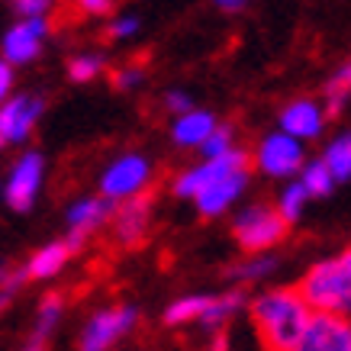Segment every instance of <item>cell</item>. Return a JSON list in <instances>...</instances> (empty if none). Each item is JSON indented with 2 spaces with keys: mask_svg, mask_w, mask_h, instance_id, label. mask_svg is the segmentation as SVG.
Instances as JSON below:
<instances>
[{
  "mask_svg": "<svg viewBox=\"0 0 351 351\" xmlns=\"http://www.w3.org/2000/svg\"><path fill=\"white\" fill-rule=\"evenodd\" d=\"M248 309H252V322H255L265 351H290L313 316V309L306 306L297 287L265 290L252 300Z\"/></svg>",
  "mask_w": 351,
  "mask_h": 351,
  "instance_id": "1",
  "label": "cell"
},
{
  "mask_svg": "<svg viewBox=\"0 0 351 351\" xmlns=\"http://www.w3.org/2000/svg\"><path fill=\"white\" fill-rule=\"evenodd\" d=\"M300 297L313 313H332L351 319V245L309 267L297 284Z\"/></svg>",
  "mask_w": 351,
  "mask_h": 351,
  "instance_id": "2",
  "label": "cell"
},
{
  "mask_svg": "<svg viewBox=\"0 0 351 351\" xmlns=\"http://www.w3.org/2000/svg\"><path fill=\"white\" fill-rule=\"evenodd\" d=\"M290 223L277 213L271 203H252L232 219V235L248 255H265V248H274L287 239Z\"/></svg>",
  "mask_w": 351,
  "mask_h": 351,
  "instance_id": "3",
  "label": "cell"
},
{
  "mask_svg": "<svg viewBox=\"0 0 351 351\" xmlns=\"http://www.w3.org/2000/svg\"><path fill=\"white\" fill-rule=\"evenodd\" d=\"M138 309L123 303V306H107L97 309L94 316L84 322L81 339H77V351H110L123 335L136 329Z\"/></svg>",
  "mask_w": 351,
  "mask_h": 351,
  "instance_id": "4",
  "label": "cell"
},
{
  "mask_svg": "<svg viewBox=\"0 0 351 351\" xmlns=\"http://www.w3.org/2000/svg\"><path fill=\"white\" fill-rule=\"evenodd\" d=\"M152 181V161L138 152H126L117 161H110V168L100 178V197H107L113 203H123L129 197L145 193Z\"/></svg>",
  "mask_w": 351,
  "mask_h": 351,
  "instance_id": "5",
  "label": "cell"
},
{
  "mask_svg": "<svg viewBox=\"0 0 351 351\" xmlns=\"http://www.w3.org/2000/svg\"><path fill=\"white\" fill-rule=\"evenodd\" d=\"M235 171H248V155L242 149H232L229 155H219V158H203L200 165L181 171L178 181H174V197H184V200H197L206 187H213L216 181H223Z\"/></svg>",
  "mask_w": 351,
  "mask_h": 351,
  "instance_id": "6",
  "label": "cell"
},
{
  "mask_svg": "<svg viewBox=\"0 0 351 351\" xmlns=\"http://www.w3.org/2000/svg\"><path fill=\"white\" fill-rule=\"evenodd\" d=\"M255 165L267 178H293L303 171L306 158H303V145L297 138H290L287 132H271L258 142Z\"/></svg>",
  "mask_w": 351,
  "mask_h": 351,
  "instance_id": "7",
  "label": "cell"
},
{
  "mask_svg": "<svg viewBox=\"0 0 351 351\" xmlns=\"http://www.w3.org/2000/svg\"><path fill=\"white\" fill-rule=\"evenodd\" d=\"M290 351H351V319L332 313H313Z\"/></svg>",
  "mask_w": 351,
  "mask_h": 351,
  "instance_id": "8",
  "label": "cell"
},
{
  "mask_svg": "<svg viewBox=\"0 0 351 351\" xmlns=\"http://www.w3.org/2000/svg\"><path fill=\"white\" fill-rule=\"evenodd\" d=\"M43 174H45V158L39 152H26L20 155V161L13 165L10 178H7V206L13 213H26L32 210V203L39 197V187H43Z\"/></svg>",
  "mask_w": 351,
  "mask_h": 351,
  "instance_id": "9",
  "label": "cell"
},
{
  "mask_svg": "<svg viewBox=\"0 0 351 351\" xmlns=\"http://www.w3.org/2000/svg\"><path fill=\"white\" fill-rule=\"evenodd\" d=\"M152 206H155L152 193H138V197H129V200L119 203L117 210H113V216H110L117 245L136 248V245L145 242L149 226H152Z\"/></svg>",
  "mask_w": 351,
  "mask_h": 351,
  "instance_id": "10",
  "label": "cell"
},
{
  "mask_svg": "<svg viewBox=\"0 0 351 351\" xmlns=\"http://www.w3.org/2000/svg\"><path fill=\"white\" fill-rule=\"evenodd\" d=\"M43 97H10L7 104H0V149L26 142L43 117Z\"/></svg>",
  "mask_w": 351,
  "mask_h": 351,
  "instance_id": "11",
  "label": "cell"
},
{
  "mask_svg": "<svg viewBox=\"0 0 351 351\" xmlns=\"http://www.w3.org/2000/svg\"><path fill=\"white\" fill-rule=\"evenodd\" d=\"M49 36V20L36 16V20H20L16 26L3 32V62L7 64H29L36 55L43 52V39Z\"/></svg>",
  "mask_w": 351,
  "mask_h": 351,
  "instance_id": "12",
  "label": "cell"
},
{
  "mask_svg": "<svg viewBox=\"0 0 351 351\" xmlns=\"http://www.w3.org/2000/svg\"><path fill=\"white\" fill-rule=\"evenodd\" d=\"M322 126H326V110L309 97L290 100L287 107L280 110V132H287L297 142H309V138L322 136Z\"/></svg>",
  "mask_w": 351,
  "mask_h": 351,
  "instance_id": "13",
  "label": "cell"
},
{
  "mask_svg": "<svg viewBox=\"0 0 351 351\" xmlns=\"http://www.w3.org/2000/svg\"><path fill=\"white\" fill-rule=\"evenodd\" d=\"M245 187H248V171H235V174L223 178V181H216L213 187H206V191L193 200L197 203V213L206 216V219L223 216L226 210H229V206L245 193Z\"/></svg>",
  "mask_w": 351,
  "mask_h": 351,
  "instance_id": "14",
  "label": "cell"
},
{
  "mask_svg": "<svg viewBox=\"0 0 351 351\" xmlns=\"http://www.w3.org/2000/svg\"><path fill=\"white\" fill-rule=\"evenodd\" d=\"M117 210V203L107 200V197H84L77 200L71 210H68V232L87 239L90 232H97L100 226L110 223V216Z\"/></svg>",
  "mask_w": 351,
  "mask_h": 351,
  "instance_id": "15",
  "label": "cell"
},
{
  "mask_svg": "<svg viewBox=\"0 0 351 351\" xmlns=\"http://www.w3.org/2000/svg\"><path fill=\"white\" fill-rule=\"evenodd\" d=\"M216 129V117L210 110H197L193 107L191 113H184V117L174 119V126H171V138L181 145V149H200L203 142L210 138V132Z\"/></svg>",
  "mask_w": 351,
  "mask_h": 351,
  "instance_id": "16",
  "label": "cell"
},
{
  "mask_svg": "<svg viewBox=\"0 0 351 351\" xmlns=\"http://www.w3.org/2000/svg\"><path fill=\"white\" fill-rule=\"evenodd\" d=\"M68 258H71V248L64 245V239L43 245V248H39V252H36V255L23 265L26 280H45V277H55L64 265H68Z\"/></svg>",
  "mask_w": 351,
  "mask_h": 351,
  "instance_id": "17",
  "label": "cell"
},
{
  "mask_svg": "<svg viewBox=\"0 0 351 351\" xmlns=\"http://www.w3.org/2000/svg\"><path fill=\"white\" fill-rule=\"evenodd\" d=\"M248 306V297H245V290L242 287H235L229 290V293H213L210 297V306H206V313H203V326L206 329H223L226 322L232 319L235 313H242V309Z\"/></svg>",
  "mask_w": 351,
  "mask_h": 351,
  "instance_id": "18",
  "label": "cell"
},
{
  "mask_svg": "<svg viewBox=\"0 0 351 351\" xmlns=\"http://www.w3.org/2000/svg\"><path fill=\"white\" fill-rule=\"evenodd\" d=\"M213 293H193V297H181L174 300L165 309V326H187V322H200L206 306H210Z\"/></svg>",
  "mask_w": 351,
  "mask_h": 351,
  "instance_id": "19",
  "label": "cell"
},
{
  "mask_svg": "<svg viewBox=\"0 0 351 351\" xmlns=\"http://www.w3.org/2000/svg\"><path fill=\"white\" fill-rule=\"evenodd\" d=\"M322 161L332 171L335 184L351 181V132H341V136L332 138L329 145H326V152H322Z\"/></svg>",
  "mask_w": 351,
  "mask_h": 351,
  "instance_id": "20",
  "label": "cell"
},
{
  "mask_svg": "<svg viewBox=\"0 0 351 351\" xmlns=\"http://www.w3.org/2000/svg\"><path fill=\"white\" fill-rule=\"evenodd\" d=\"M274 267H277L274 255H248L245 261H239V265L229 267L226 277H229L232 284H255V280H265Z\"/></svg>",
  "mask_w": 351,
  "mask_h": 351,
  "instance_id": "21",
  "label": "cell"
},
{
  "mask_svg": "<svg viewBox=\"0 0 351 351\" xmlns=\"http://www.w3.org/2000/svg\"><path fill=\"white\" fill-rule=\"evenodd\" d=\"M62 309H64L62 293H49V297L39 303V313H36V326H32V339L29 341L45 345V339L52 335V329L58 326V319H62Z\"/></svg>",
  "mask_w": 351,
  "mask_h": 351,
  "instance_id": "22",
  "label": "cell"
},
{
  "mask_svg": "<svg viewBox=\"0 0 351 351\" xmlns=\"http://www.w3.org/2000/svg\"><path fill=\"white\" fill-rule=\"evenodd\" d=\"M300 184H303V191L309 197H329L335 191V178H332V171L326 168V161L316 158V161H306L303 171H300Z\"/></svg>",
  "mask_w": 351,
  "mask_h": 351,
  "instance_id": "23",
  "label": "cell"
},
{
  "mask_svg": "<svg viewBox=\"0 0 351 351\" xmlns=\"http://www.w3.org/2000/svg\"><path fill=\"white\" fill-rule=\"evenodd\" d=\"M326 97H329V117H339L351 97V58L332 75L329 87H326Z\"/></svg>",
  "mask_w": 351,
  "mask_h": 351,
  "instance_id": "24",
  "label": "cell"
},
{
  "mask_svg": "<svg viewBox=\"0 0 351 351\" xmlns=\"http://www.w3.org/2000/svg\"><path fill=\"white\" fill-rule=\"evenodd\" d=\"M306 200H309V193L303 191V184L300 181H293V184H287L284 191H280V197H277V213L284 216L287 223H297L300 216H303V206H306Z\"/></svg>",
  "mask_w": 351,
  "mask_h": 351,
  "instance_id": "25",
  "label": "cell"
},
{
  "mask_svg": "<svg viewBox=\"0 0 351 351\" xmlns=\"http://www.w3.org/2000/svg\"><path fill=\"white\" fill-rule=\"evenodd\" d=\"M104 55L97 52H84V55H75L71 62H68V77L75 81V84H87V81H94L100 71H104Z\"/></svg>",
  "mask_w": 351,
  "mask_h": 351,
  "instance_id": "26",
  "label": "cell"
},
{
  "mask_svg": "<svg viewBox=\"0 0 351 351\" xmlns=\"http://www.w3.org/2000/svg\"><path fill=\"white\" fill-rule=\"evenodd\" d=\"M232 149H235V126H229V123H216L210 138L200 145L203 158H219V155H229Z\"/></svg>",
  "mask_w": 351,
  "mask_h": 351,
  "instance_id": "27",
  "label": "cell"
},
{
  "mask_svg": "<svg viewBox=\"0 0 351 351\" xmlns=\"http://www.w3.org/2000/svg\"><path fill=\"white\" fill-rule=\"evenodd\" d=\"M110 81H113V87H117V90H136V87L145 81V71H142L138 64H123V68H117V71H113V77H110Z\"/></svg>",
  "mask_w": 351,
  "mask_h": 351,
  "instance_id": "28",
  "label": "cell"
},
{
  "mask_svg": "<svg viewBox=\"0 0 351 351\" xmlns=\"http://www.w3.org/2000/svg\"><path fill=\"white\" fill-rule=\"evenodd\" d=\"M52 3L55 0H13V10L20 13L23 20H36V16H45Z\"/></svg>",
  "mask_w": 351,
  "mask_h": 351,
  "instance_id": "29",
  "label": "cell"
},
{
  "mask_svg": "<svg viewBox=\"0 0 351 351\" xmlns=\"http://www.w3.org/2000/svg\"><path fill=\"white\" fill-rule=\"evenodd\" d=\"M165 110H168V113H174V117L191 113V110H193L191 94H184V90H168V94H165Z\"/></svg>",
  "mask_w": 351,
  "mask_h": 351,
  "instance_id": "30",
  "label": "cell"
},
{
  "mask_svg": "<svg viewBox=\"0 0 351 351\" xmlns=\"http://www.w3.org/2000/svg\"><path fill=\"white\" fill-rule=\"evenodd\" d=\"M138 32V16H117V20L110 23L107 36L110 39H129V36H136Z\"/></svg>",
  "mask_w": 351,
  "mask_h": 351,
  "instance_id": "31",
  "label": "cell"
},
{
  "mask_svg": "<svg viewBox=\"0 0 351 351\" xmlns=\"http://www.w3.org/2000/svg\"><path fill=\"white\" fill-rule=\"evenodd\" d=\"M75 3H77V10L87 13V16H104V13L113 10L117 0H75Z\"/></svg>",
  "mask_w": 351,
  "mask_h": 351,
  "instance_id": "32",
  "label": "cell"
},
{
  "mask_svg": "<svg viewBox=\"0 0 351 351\" xmlns=\"http://www.w3.org/2000/svg\"><path fill=\"white\" fill-rule=\"evenodd\" d=\"M13 87V64H7L0 58V104H7V94Z\"/></svg>",
  "mask_w": 351,
  "mask_h": 351,
  "instance_id": "33",
  "label": "cell"
},
{
  "mask_svg": "<svg viewBox=\"0 0 351 351\" xmlns=\"http://www.w3.org/2000/svg\"><path fill=\"white\" fill-rule=\"evenodd\" d=\"M206 351H229V335L219 329V332L213 335V341H210V348H206Z\"/></svg>",
  "mask_w": 351,
  "mask_h": 351,
  "instance_id": "34",
  "label": "cell"
},
{
  "mask_svg": "<svg viewBox=\"0 0 351 351\" xmlns=\"http://www.w3.org/2000/svg\"><path fill=\"white\" fill-rule=\"evenodd\" d=\"M213 3L219 7V10H226V13H235V10H242L248 0H213Z\"/></svg>",
  "mask_w": 351,
  "mask_h": 351,
  "instance_id": "35",
  "label": "cell"
},
{
  "mask_svg": "<svg viewBox=\"0 0 351 351\" xmlns=\"http://www.w3.org/2000/svg\"><path fill=\"white\" fill-rule=\"evenodd\" d=\"M10 300H13L10 290H0V313H7V306H10Z\"/></svg>",
  "mask_w": 351,
  "mask_h": 351,
  "instance_id": "36",
  "label": "cell"
},
{
  "mask_svg": "<svg viewBox=\"0 0 351 351\" xmlns=\"http://www.w3.org/2000/svg\"><path fill=\"white\" fill-rule=\"evenodd\" d=\"M23 351H45V345H39V341H29V345H26Z\"/></svg>",
  "mask_w": 351,
  "mask_h": 351,
  "instance_id": "37",
  "label": "cell"
}]
</instances>
